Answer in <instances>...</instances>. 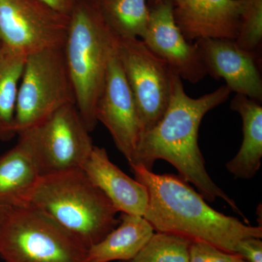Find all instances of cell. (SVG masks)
<instances>
[{"label": "cell", "mask_w": 262, "mask_h": 262, "mask_svg": "<svg viewBox=\"0 0 262 262\" xmlns=\"http://www.w3.org/2000/svg\"><path fill=\"white\" fill-rule=\"evenodd\" d=\"M231 92L225 84L201 97H189L182 79L174 73L166 111L156 125L141 136L130 166L142 165L151 170L155 161L165 160L177 168L181 178L192 184L205 200L213 202L221 198L243 215L235 202L208 175L198 146V130L203 117L225 102Z\"/></svg>", "instance_id": "cell-1"}, {"label": "cell", "mask_w": 262, "mask_h": 262, "mask_svg": "<svg viewBox=\"0 0 262 262\" xmlns=\"http://www.w3.org/2000/svg\"><path fill=\"white\" fill-rule=\"evenodd\" d=\"M130 168L136 180L147 189L149 202L144 217L155 232L207 243L233 253L242 239L261 238V226L245 225L215 211L179 176L154 173L142 165Z\"/></svg>", "instance_id": "cell-2"}, {"label": "cell", "mask_w": 262, "mask_h": 262, "mask_svg": "<svg viewBox=\"0 0 262 262\" xmlns=\"http://www.w3.org/2000/svg\"><path fill=\"white\" fill-rule=\"evenodd\" d=\"M117 39L100 13L96 0H79L70 15L63 51L75 105L89 132L98 121L96 107Z\"/></svg>", "instance_id": "cell-3"}, {"label": "cell", "mask_w": 262, "mask_h": 262, "mask_svg": "<svg viewBox=\"0 0 262 262\" xmlns=\"http://www.w3.org/2000/svg\"><path fill=\"white\" fill-rule=\"evenodd\" d=\"M29 205L46 212L88 248L119 224V211L82 168L42 176Z\"/></svg>", "instance_id": "cell-4"}, {"label": "cell", "mask_w": 262, "mask_h": 262, "mask_svg": "<svg viewBox=\"0 0 262 262\" xmlns=\"http://www.w3.org/2000/svg\"><path fill=\"white\" fill-rule=\"evenodd\" d=\"M88 250L37 207L0 208V256L6 262H88Z\"/></svg>", "instance_id": "cell-5"}, {"label": "cell", "mask_w": 262, "mask_h": 262, "mask_svg": "<svg viewBox=\"0 0 262 262\" xmlns=\"http://www.w3.org/2000/svg\"><path fill=\"white\" fill-rule=\"evenodd\" d=\"M70 103L75 104V92L63 48H50L27 56L15 110L17 135L37 126Z\"/></svg>", "instance_id": "cell-6"}, {"label": "cell", "mask_w": 262, "mask_h": 262, "mask_svg": "<svg viewBox=\"0 0 262 262\" xmlns=\"http://www.w3.org/2000/svg\"><path fill=\"white\" fill-rule=\"evenodd\" d=\"M117 54L135 100L142 136L166 111L176 72L138 38H118Z\"/></svg>", "instance_id": "cell-7"}, {"label": "cell", "mask_w": 262, "mask_h": 262, "mask_svg": "<svg viewBox=\"0 0 262 262\" xmlns=\"http://www.w3.org/2000/svg\"><path fill=\"white\" fill-rule=\"evenodd\" d=\"M26 132L32 141L41 177L82 168L94 147L75 103L62 106Z\"/></svg>", "instance_id": "cell-8"}, {"label": "cell", "mask_w": 262, "mask_h": 262, "mask_svg": "<svg viewBox=\"0 0 262 262\" xmlns=\"http://www.w3.org/2000/svg\"><path fill=\"white\" fill-rule=\"evenodd\" d=\"M70 16L40 0H0L2 44L26 56L63 48Z\"/></svg>", "instance_id": "cell-9"}, {"label": "cell", "mask_w": 262, "mask_h": 262, "mask_svg": "<svg viewBox=\"0 0 262 262\" xmlns=\"http://www.w3.org/2000/svg\"><path fill=\"white\" fill-rule=\"evenodd\" d=\"M96 117L108 129L117 149L130 165L141 137V122L117 48L108 63L102 92L96 104Z\"/></svg>", "instance_id": "cell-10"}, {"label": "cell", "mask_w": 262, "mask_h": 262, "mask_svg": "<svg viewBox=\"0 0 262 262\" xmlns=\"http://www.w3.org/2000/svg\"><path fill=\"white\" fill-rule=\"evenodd\" d=\"M142 40L182 80L196 83L208 75L196 43L187 41L176 24L170 0L154 2Z\"/></svg>", "instance_id": "cell-11"}, {"label": "cell", "mask_w": 262, "mask_h": 262, "mask_svg": "<svg viewBox=\"0 0 262 262\" xmlns=\"http://www.w3.org/2000/svg\"><path fill=\"white\" fill-rule=\"evenodd\" d=\"M195 43L208 75L225 80L232 92L261 102V76L253 52L234 39H202Z\"/></svg>", "instance_id": "cell-12"}, {"label": "cell", "mask_w": 262, "mask_h": 262, "mask_svg": "<svg viewBox=\"0 0 262 262\" xmlns=\"http://www.w3.org/2000/svg\"><path fill=\"white\" fill-rule=\"evenodd\" d=\"M170 1L176 24L189 42L237 37L245 0Z\"/></svg>", "instance_id": "cell-13"}, {"label": "cell", "mask_w": 262, "mask_h": 262, "mask_svg": "<svg viewBox=\"0 0 262 262\" xmlns=\"http://www.w3.org/2000/svg\"><path fill=\"white\" fill-rule=\"evenodd\" d=\"M82 169L117 211L140 216L145 214L149 202L147 189L115 165L104 148L94 146Z\"/></svg>", "instance_id": "cell-14"}, {"label": "cell", "mask_w": 262, "mask_h": 262, "mask_svg": "<svg viewBox=\"0 0 262 262\" xmlns=\"http://www.w3.org/2000/svg\"><path fill=\"white\" fill-rule=\"evenodd\" d=\"M18 136L17 144L0 156V208L29 206L41 177L29 134Z\"/></svg>", "instance_id": "cell-15"}, {"label": "cell", "mask_w": 262, "mask_h": 262, "mask_svg": "<svg viewBox=\"0 0 262 262\" xmlns=\"http://www.w3.org/2000/svg\"><path fill=\"white\" fill-rule=\"evenodd\" d=\"M230 107L242 118L244 139L238 152L226 167L235 178L251 179L261 165L262 106L255 100L236 94Z\"/></svg>", "instance_id": "cell-16"}, {"label": "cell", "mask_w": 262, "mask_h": 262, "mask_svg": "<svg viewBox=\"0 0 262 262\" xmlns=\"http://www.w3.org/2000/svg\"><path fill=\"white\" fill-rule=\"evenodd\" d=\"M144 216L121 213L118 225L88 250V262L125 261L134 258L155 233Z\"/></svg>", "instance_id": "cell-17"}, {"label": "cell", "mask_w": 262, "mask_h": 262, "mask_svg": "<svg viewBox=\"0 0 262 262\" xmlns=\"http://www.w3.org/2000/svg\"><path fill=\"white\" fill-rule=\"evenodd\" d=\"M27 56L2 44L0 47V141L17 136L15 110Z\"/></svg>", "instance_id": "cell-18"}, {"label": "cell", "mask_w": 262, "mask_h": 262, "mask_svg": "<svg viewBox=\"0 0 262 262\" xmlns=\"http://www.w3.org/2000/svg\"><path fill=\"white\" fill-rule=\"evenodd\" d=\"M105 23L118 38L145 36L149 19L146 0H96Z\"/></svg>", "instance_id": "cell-19"}, {"label": "cell", "mask_w": 262, "mask_h": 262, "mask_svg": "<svg viewBox=\"0 0 262 262\" xmlns=\"http://www.w3.org/2000/svg\"><path fill=\"white\" fill-rule=\"evenodd\" d=\"M190 241L156 232L134 258L121 262H189Z\"/></svg>", "instance_id": "cell-20"}, {"label": "cell", "mask_w": 262, "mask_h": 262, "mask_svg": "<svg viewBox=\"0 0 262 262\" xmlns=\"http://www.w3.org/2000/svg\"><path fill=\"white\" fill-rule=\"evenodd\" d=\"M262 41V0H245L239 33L235 42L249 52H254Z\"/></svg>", "instance_id": "cell-21"}, {"label": "cell", "mask_w": 262, "mask_h": 262, "mask_svg": "<svg viewBox=\"0 0 262 262\" xmlns=\"http://www.w3.org/2000/svg\"><path fill=\"white\" fill-rule=\"evenodd\" d=\"M238 253L226 252L205 242H191L189 262H242Z\"/></svg>", "instance_id": "cell-22"}, {"label": "cell", "mask_w": 262, "mask_h": 262, "mask_svg": "<svg viewBox=\"0 0 262 262\" xmlns=\"http://www.w3.org/2000/svg\"><path fill=\"white\" fill-rule=\"evenodd\" d=\"M258 237L242 239L237 248V253L248 262H262V241Z\"/></svg>", "instance_id": "cell-23"}, {"label": "cell", "mask_w": 262, "mask_h": 262, "mask_svg": "<svg viewBox=\"0 0 262 262\" xmlns=\"http://www.w3.org/2000/svg\"><path fill=\"white\" fill-rule=\"evenodd\" d=\"M58 13L70 16L79 0H40Z\"/></svg>", "instance_id": "cell-24"}, {"label": "cell", "mask_w": 262, "mask_h": 262, "mask_svg": "<svg viewBox=\"0 0 262 262\" xmlns=\"http://www.w3.org/2000/svg\"><path fill=\"white\" fill-rule=\"evenodd\" d=\"M1 46H2V41H1V39H0V47H1Z\"/></svg>", "instance_id": "cell-25"}, {"label": "cell", "mask_w": 262, "mask_h": 262, "mask_svg": "<svg viewBox=\"0 0 262 262\" xmlns=\"http://www.w3.org/2000/svg\"><path fill=\"white\" fill-rule=\"evenodd\" d=\"M152 1H153V3H154V2L158 1V0H152Z\"/></svg>", "instance_id": "cell-26"}, {"label": "cell", "mask_w": 262, "mask_h": 262, "mask_svg": "<svg viewBox=\"0 0 262 262\" xmlns=\"http://www.w3.org/2000/svg\"><path fill=\"white\" fill-rule=\"evenodd\" d=\"M242 262H248V261H245V260H244V261H243Z\"/></svg>", "instance_id": "cell-27"}]
</instances>
